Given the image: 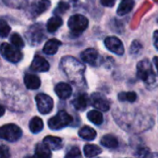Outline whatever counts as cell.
Instances as JSON below:
<instances>
[{"instance_id":"cell-1","label":"cell","mask_w":158,"mask_h":158,"mask_svg":"<svg viewBox=\"0 0 158 158\" xmlns=\"http://www.w3.org/2000/svg\"><path fill=\"white\" fill-rule=\"evenodd\" d=\"M61 68L72 82L81 83L84 81L83 73L85 67L76 58L72 56L63 57L61 60Z\"/></svg>"},{"instance_id":"cell-2","label":"cell","mask_w":158,"mask_h":158,"mask_svg":"<svg viewBox=\"0 0 158 158\" xmlns=\"http://www.w3.org/2000/svg\"><path fill=\"white\" fill-rule=\"evenodd\" d=\"M137 76L147 85L154 84V82L156 81V74L154 72L152 64L148 59H143L138 63Z\"/></svg>"},{"instance_id":"cell-3","label":"cell","mask_w":158,"mask_h":158,"mask_svg":"<svg viewBox=\"0 0 158 158\" xmlns=\"http://www.w3.org/2000/svg\"><path fill=\"white\" fill-rule=\"evenodd\" d=\"M21 136H22L21 130L19 129V126L15 124H7L0 128V138L5 141L14 143L19 140Z\"/></svg>"},{"instance_id":"cell-4","label":"cell","mask_w":158,"mask_h":158,"mask_svg":"<svg viewBox=\"0 0 158 158\" xmlns=\"http://www.w3.org/2000/svg\"><path fill=\"white\" fill-rule=\"evenodd\" d=\"M72 122V118L69 114H68L66 111L61 110L59 111L55 117L49 119L48 121V127L51 130L57 131L61 130L67 126H69Z\"/></svg>"},{"instance_id":"cell-5","label":"cell","mask_w":158,"mask_h":158,"mask_svg":"<svg viewBox=\"0 0 158 158\" xmlns=\"http://www.w3.org/2000/svg\"><path fill=\"white\" fill-rule=\"evenodd\" d=\"M0 53L5 59L11 63H18L22 58V54L19 49L7 43H3L0 45Z\"/></svg>"},{"instance_id":"cell-6","label":"cell","mask_w":158,"mask_h":158,"mask_svg":"<svg viewBox=\"0 0 158 158\" xmlns=\"http://www.w3.org/2000/svg\"><path fill=\"white\" fill-rule=\"evenodd\" d=\"M68 25L69 29L71 30V31H73L74 33L80 34L87 29L89 25V21H88V19L84 17L83 15L76 14L69 18L68 21Z\"/></svg>"},{"instance_id":"cell-7","label":"cell","mask_w":158,"mask_h":158,"mask_svg":"<svg viewBox=\"0 0 158 158\" xmlns=\"http://www.w3.org/2000/svg\"><path fill=\"white\" fill-rule=\"evenodd\" d=\"M44 38V28L40 24H34L31 26L26 32V39L32 45L40 44Z\"/></svg>"},{"instance_id":"cell-8","label":"cell","mask_w":158,"mask_h":158,"mask_svg":"<svg viewBox=\"0 0 158 158\" xmlns=\"http://www.w3.org/2000/svg\"><path fill=\"white\" fill-rule=\"evenodd\" d=\"M35 100L37 104V108L41 114L46 115L52 111L54 102H53V99L49 95L44 94H39L36 95Z\"/></svg>"},{"instance_id":"cell-9","label":"cell","mask_w":158,"mask_h":158,"mask_svg":"<svg viewBox=\"0 0 158 158\" xmlns=\"http://www.w3.org/2000/svg\"><path fill=\"white\" fill-rule=\"evenodd\" d=\"M105 45L109 51L115 53L116 55L121 56L124 54V45L118 37L115 36L107 37L105 40Z\"/></svg>"},{"instance_id":"cell-10","label":"cell","mask_w":158,"mask_h":158,"mask_svg":"<svg viewBox=\"0 0 158 158\" xmlns=\"http://www.w3.org/2000/svg\"><path fill=\"white\" fill-rule=\"evenodd\" d=\"M90 102L92 104L93 106H94L96 109L100 110V111H107L110 108V103L108 102V100L102 94H93L90 99Z\"/></svg>"},{"instance_id":"cell-11","label":"cell","mask_w":158,"mask_h":158,"mask_svg":"<svg viewBox=\"0 0 158 158\" xmlns=\"http://www.w3.org/2000/svg\"><path fill=\"white\" fill-rule=\"evenodd\" d=\"M81 59L85 63H88L92 66L98 65V63L100 61V56H99L98 52L94 48H89V49L84 50L81 53Z\"/></svg>"},{"instance_id":"cell-12","label":"cell","mask_w":158,"mask_h":158,"mask_svg":"<svg viewBox=\"0 0 158 158\" xmlns=\"http://www.w3.org/2000/svg\"><path fill=\"white\" fill-rule=\"evenodd\" d=\"M50 1L49 0H38L31 4V13L33 17L40 16L42 13L46 11L50 7Z\"/></svg>"},{"instance_id":"cell-13","label":"cell","mask_w":158,"mask_h":158,"mask_svg":"<svg viewBox=\"0 0 158 158\" xmlns=\"http://www.w3.org/2000/svg\"><path fill=\"white\" fill-rule=\"evenodd\" d=\"M49 63L47 62L46 59H44V57L40 56H36L31 65V69L33 71H37V72H45L49 70Z\"/></svg>"},{"instance_id":"cell-14","label":"cell","mask_w":158,"mask_h":158,"mask_svg":"<svg viewBox=\"0 0 158 158\" xmlns=\"http://www.w3.org/2000/svg\"><path fill=\"white\" fill-rule=\"evenodd\" d=\"M55 92L60 99H68L72 94L71 86L66 82H60L55 87Z\"/></svg>"},{"instance_id":"cell-15","label":"cell","mask_w":158,"mask_h":158,"mask_svg":"<svg viewBox=\"0 0 158 158\" xmlns=\"http://www.w3.org/2000/svg\"><path fill=\"white\" fill-rule=\"evenodd\" d=\"M44 143L53 151L59 150L63 147V141L59 137H54V136H47L44 139Z\"/></svg>"},{"instance_id":"cell-16","label":"cell","mask_w":158,"mask_h":158,"mask_svg":"<svg viewBox=\"0 0 158 158\" xmlns=\"http://www.w3.org/2000/svg\"><path fill=\"white\" fill-rule=\"evenodd\" d=\"M52 154L51 150L44 144V143H39L35 147V154L34 156L31 157L26 158H51Z\"/></svg>"},{"instance_id":"cell-17","label":"cell","mask_w":158,"mask_h":158,"mask_svg":"<svg viewBox=\"0 0 158 158\" xmlns=\"http://www.w3.org/2000/svg\"><path fill=\"white\" fill-rule=\"evenodd\" d=\"M62 44V43L60 41H58L57 39H51V40H48L45 44H44V52L46 54V55H55L57 50H58V47Z\"/></svg>"},{"instance_id":"cell-18","label":"cell","mask_w":158,"mask_h":158,"mask_svg":"<svg viewBox=\"0 0 158 158\" xmlns=\"http://www.w3.org/2000/svg\"><path fill=\"white\" fill-rule=\"evenodd\" d=\"M24 84L30 90H37L41 85V81L36 75L26 74L24 77Z\"/></svg>"},{"instance_id":"cell-19","label":"cell","mask_w":158,"mask_h":158,"mask_svg":"<svg viewBox=\"0 0 158 158\" xmlns=\"http://www.w3.org/2000/svg\"><path fill=\"white\" fill-rule=\"evenodd\" d=\"M72 104H73L74 107L77 110H79V111L84 110L87 107V106H88V96H87V94H78L74 98Z\"/></svg>"},{"instance_id":"cell-20","label":"cell","mask_w":158,"mask_h":158,"mask_svg":"<svg viewBox=\"0 0 158 158\" xmlns=\"http://www.w3.org/2000/svg\"><path fill=\"white\" fill-rule=\"evenodd\" d=\"M134 6V0H122L118 7L117 13L119 16H124L131 12Z\"/></svg>"},{"instance_id":"cell-21","label":"cell","mask_w":158,"mask_h":158,"mask_svg":"<svg viewBox=\"0 0 158 158\" xmlns=\"http://www.w3.org/2000/svg\"><path fill=\"white\" fill-rule=\"evenodd\" d=\"M79 135L83 140L93 141L96 137V131L89 126H84L79 131Z\"/></svg>"},{"instance_id":"cell-22","label":"cell","mask_w":158,"mask_h":158,"mask_svg":"<svg viewBox=\"0 0 158 158\" xmlns=\"http://www.w3.org/2000/svg\"><path fill=\"white\" fill-rule=\"evenodd\" d=\"M62 24H63L62 19L58 16H56V17H53V18L48 19L47 24H46V28H47V31L49 32H55L56 31H57V29L59 27L62 26Z\"/></svg>"},{"instance_id":"cell-23","label":"cell","mask_w":158,"mask_h":158,"mask_svg":"<svg viewBox=\"0 0 158 158\" xmlns=\"http://www.w3.org/2000/svg\"><path fill=\"white\" fill-rule=\"evenodd\" d=\"M101 144L106 148H109V149H115L118 147V139L113 136V135H110V134H107V135H105L102 139H101Z\"/></svg>"},{"instance_id":"cell-24","label":"cell","mask_w":158,"mask_h":158,"mask_svg":"<svg viewBox=\"0 0 158 158\" xmlns=\"http://www.w3.org/2000/svg\"><path fill=\"white\" fill-rule=\"evenodd\" d=\"M29 128H30V131L32 133H38V132L42 131V130L44 129V122L40 118L34 117L30 121Z\"/></svg>"},{"instance_id":"cell-25","label":"cell","mask_w":158,"mask_h":158,"mask_svg":"<svg viewBox=\"0 0 158 158\" xmlns=\"http://www.w3.org/2000/svg\"><path fill=\"white\" fill-rule=\"evenodd\" d=\"M102 153V150L99 146L94 144H86L84 146V155L87 158H93Z\"/></svg>"},{"instance_id":"cell-26","label":"cell","mask_w":158,"mask_h":158,"mask_svg":"<svg viewBox=\"0 0 158 158\" xmlns=\"http://www.w3.org/2000/svg\"><path fill=\"white\" fill-rule=\"evenodd\" d=\"M87 118H88V119L92 123H94L95 125L102 124L103 123V119H104L103 115L101 114V112H99L97 110H92V111H90L87 114Z\"/></svg>"},{"instance_id":"cell-27","label":"cell","mask_w":158,"mask_h":158,"mask_svg":"<svg viewBox=\"0 0 158 158\" xmlns=\"http://www.w3.org/2000/svg\"><path fill=\"white\" fill-rule=\"evenodd\" d=\"M118 99L121 102H130L133 103L137 99V94L134 92H122L118 94Z\"/></svg>"},{"instance_id":"cell-28","label":"cell","mask_w":158,"mask_h":158,"mask_svg":"<svg viewBox=\"0 0 158 158\" xmlns=\"http://www.w3.org/2000/svg\"><path fill=\"white\" fill-rule=\"evenodd\" d=\"M10 43L12 45H14L17 48H22L24 46V42L21 38V36L19 33H13L12 36L10 37Z\"/></svg>"},{"instance_id":"cell-29","label":"cell","mask_w":158,"mask_h":158,"mask_svg":"<svg viewBox=\"0 0 158 158\" xmlns=\"http://www.w3.org/2000/svg\"><path fill=\"white\" fill-rule=\"evenodd\" d=\"M10 26L4 20V19H0V37L5 38L6 37L9 32H10Z\"/></svg>"},{"instance_id":"cell-30","label":"cell","mask_w":158,"mask_h":158,"mask_svg":"<svg viewBox=\"0 0 158 158\" xmlns=\"http://www.w3.org/2000/svg\"><path fill=\"white\" fill-rule=\"evenodd\" d=\"M65 158H81V151L78 147L74 146L69 149V151L65 156Z\"/></svg>"},{"instance_id":"cell-31","label":"cell","mask_w":158,"mask_h":158,"mask_svg":"<svg viewBox=\"0 0 158 158\" xmlns=\"http://www.w3.org/2000/svg\"><path fill=\"white\" fill-rule=\"evenodd\" d=\"M69 8V4L66 3V2H64V1H61V2L58 3L57 7L55 9V14H63V13H65Z\"/></svg>"},{"instance_id":"cell-32","label":"cell","mask_w":158,"mask_h":158,"mask_svg":"<svg viewBox=\"0 0 158 158\" xmlns=\"http://www.w3.org/2000/svg\"><path fill=\"white\" fill-rule=\"evenodd\" d=\"M0 158H10V152L7 146L6 145L0 146Z\"/></svg>"},{"instance_id":"cell-33","label":"cell","mask_w":158,"mask_h":158,"mask_svg":"<svg viewBox=\"0 0 158 158\" xmlns=\"http://www.w3.org/2000/svg\"><path fill=\"white\" fill-rule=\"evenodd\" d=\"M142 49V44L137 42V41H134L133 44H131V53L132 55H135V54H138L140 52V50Z\"/></svg>"},{"instance_id":"cell-34","label":"cell","mask_w":158,"mask_h":158,"mask_svg":"<svg viewBox=\"0 0 158 158\" xmlns=\"http://www.w3.org/2000/svg\"><path fill=\"white\" fill-rule=\"evenodd\" d=\"M4 1H5V3H6V5H9V6H12V5H13V0H4ZM25 1H26V0H15L14 7H19V6H22L23 3H24Z\"/></svg>"},{"instance_id":"cell-35","label":"cell","mask_w":158,"mask_h":158,"mask_svg":"<svg viewBox=\"0 0 158 158\" xmlns=\"http://www.w3.org/2000/svg\"><path fill=\"white\" fill-rule=\"evenodd\" d=\"M149 154H150V153H149V149L144 147V148H141V149L138 151L137 156L141 158H145Z\"/></svg>"},{"instance_id":"cell-36","label":"cell","mask_w":158,"mask_h":158,"mask_svg":"<svg viewBox=\"0 0 158 158\" xmlns=\"http://www.w3.org/2000/svg\"><path fill=\"white\" fill-rule=\"evenodd\" d=\"M115 3H116V0H101V4L104 6H106V7L114 6Z\"/></svg>"},{"instance_id":"cell-37","label":"cell","mask_w":158,"mask_h":158,"mask_svg":"<svg viewBox=\"0 0 158 158\" xmlns=\"http://www.w3.org/2000/svg\"><path fill=\"white\" fill-rule=\"evenodd\" d=\"M154 44L155 46L158 49V31H156L154 33Z\"/></svg>"},{"instance_id":"cell-38","label":"cell","mask_w":158,"mask_h":158,"mask_svg":"<svg viewBox=\"0 0 158 158\" xmlns=\"http://www.w3.org/2000/svg\"><path fill=\"white\" fill-rule=\"evenodd\" d=\"M145 158H158V154H149Z\"/></svg>"},{"instance_id":"cell-39","label":"cell","mask_w":158,"mask_h":158,"mask_svg":"<svg viewBox=\"0 0 158 158\" xmlns=\"http://www.w3.org/2000/svg\"><path fill=\"white\" fill-rule=\"evenodd\" d=\"M5 111H6L5 107H4V106H0V117H2V116L5 114Z\"/></svg>"},{"instance_id":"cell-40","label":"cell","mask_w":158,"mask_h":158,"mask_svg":"<svg viewBox=\"0 0 158 158\" xmlns=\"http://www.w3.org/2000/svg\"><path fill=\"white\" fill-rule=\"evenodd\" d=\"M154 63H155V65H156V69H157V72H158V57L157 56L154 57Z\"/></svg>"},{"instance_id":"cell-41","label":"cell","mask_w":158,"mask_h":158,"mask_svg":"<svg viewBox=\"0 0 158 158\" xmlns=\"http://www.w3.org/2000/svg\"><path fill=\"white\" fill-rule=\"evenodd\" d=\"M75 1H76V0H75Z\"/></svg>"}]
</instances>
